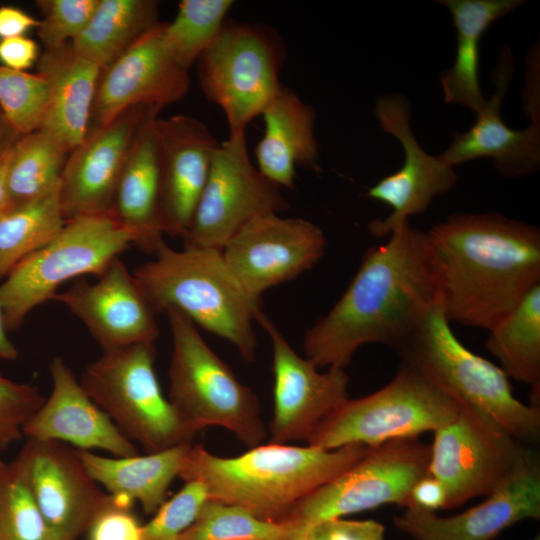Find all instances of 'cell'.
<instances>
[{
  "label": "cell",
  "instance_id": "8992f818",
  "mask_svg": "<svg viewBox=\"0 0 540 540\" xmlns=\"http://www.w3.org/2000/svg\"><path fill=\"white\" fill-rule=\"evenodd\" d=\"M172 334L168 399L198 433L208 426L231 431L253 448L265 439L255 393L207 345L197 326L176 309L165 311Z\"/></svg>",
  "mask_w": 540,
  "mask_h": 540
},
{
  "label": "cell",
  "instance_id": "5b68a950",
  "mask_svg": "<svg viewBox=\"0 0 540 540\" xmlns=\"http://www.w3.org/2000/svg\"><path fill=\"white\" fill-rule=\"evenodd\" d=\"M439 303L396 351L404 361L457 403L477 409L523 444L540 437V407L513 394L503 370L467 349L455 336Z\"/></svg>",
  "mask_w": 540,
  "mask_h": 540
},
{
  "label": "cell",
  "instance_id": "d6a6232c",
  "mask_svg": "<svg viewBox=\"0 0 540 540\" xmlns=\"http://www.w3.org/2000/svg\"><path fill=\"white\" fill-rule=\"evenodd\" d=\"M60 183L0 217V278L50 242L64 227Z\"/></svg>",
  "mask_w": 540,
  "mask_h": 540
},
{
  "label": "cell",
  "instance_id": "ba28073f",
  "mask_svg": "<svg viewBox=\"0 0 540 540\" xmlns=\"http://www.w3.org/2000/svg\"><path fill=\"white\" fill-rule=\"evenodd\" d=\"M155 357L154 342L104 351L80 379L90 398L147 454L192 443L197 433L164 396Z\"/></svg>",
  "mask_w": 540,
  "mask_h": 540
},
{
  "label": "cell",
  "instance_id": "c3c4849f",
  "mask_svg": "<svg viewBox=\"0 0 540 540\" xmlns=\"http://www.w3.org/2000/svg\"><path fill=\"white\" fill-rule=\"evenodd\" d=\"M17 357V348L7 336V329L5 327L3 316L0 310V359L15 360Z\"/></svg>",
  "mask_w": 540,
  "mask_h": 540
},
{
  "label": "cell",
  "instance_id": "7c38bea8",
  "mask_svg": "<svg viewBox=\"0 0 540 540\" xmlns=\"http://www.w3.org/2000/svg\"><path fill=\"white\" fill-rule=\"evenodd\" d=\"M534 454L491 417L461 405L434 431L429 474L444 485L445 509H452L495 492Z\"/></svg>",
  "mask_w": 540,
  "mask_h": 540
},
{
  "label": "cell",
  "instance_id": "b9f144b4",
  "mask_svg": "<svg viewBox=\"0 0 540 540\" xmlns=\"http://www.w3.org/2000/svg\"><path fill=\"white\" fill-rule=\"evenodd\" d=\"M303 540H385V527L375 520L329 518L311 525Z\"/></svg>",
  "mask_w": 540,
  "mask_h": 540
},
{
  "label": "cell",
  "instance_id": "4316f807",
  "mask_svg": "<svg viewBox=\"0 0 540 540\" xmlns=\"http://www.w3.org/2000/svg\"><path fill=\"white\" fill-rule=\"evenodd\" d=\"M36 64L49 83V102L40 129L69 154L89 131L101 69L79 56L71 42L46 49Z\"/></svg>",
  "mask_w": 540,
  "mask_h": 540
},
{
  "label": "cell",
  "instance_id": "9c48e42d",
  "mask_svg": "<svg viewBox=\"0 0 540 540\" xmlns=\"http://www.w3.org/2000/svg\"><path fill=\"white\" fill-rule=\"evenodd\" d=\"M460 407L416 368L401 361L387 385L365 397L344 400L306 442L324 450L350 444L376 447L392 439L434 432L453 420Z\"/></svg>",
  "mask_w": 540,
  "mask_h": 540
},
{
  "label": "cell",
  "instance_id": "e0dca14e",
  "mask_svg": "<svg viewBox=\"0 0 540 540\" xmlns=\"http://www.w3.org/2000/svg\"><path fill=\"white\" fill-rule=\"evenodd\" d=\"M257 322L269 336L273 349L274 415L270 443L307 441L317 425L346 400L348 376L331 367L319 372L308 358L298 355L274 322L260 310Z\"/></svg>",
  "mask_w": 540,
  "mask_h": 540
},
{
  "label": "cell",
  "instance_id": "f1b7e54d",
  "mask_svg": "<svg viewBox=\"0 0 540 540\" xmlns=\"http://www.w3.org/2000/svg\"><path fill=\"white\" fill-rule=\"evenodd\" d=\"M191 443L147 455L103 457L86 450L76 454L90 476L110 494L138 501L146 514H154L166 501L168 488L179 476Z\"/></svg>",
  "mask_w": 540,
  "mask_h": 540
},
{
  "label": "cell",
  "instance_id": "5bb4252c",
  "mask_svg": "<svg viewBox=\"0 0 540 540\" xmlns=\"http://www.w3.org/2000/svg\"><path fill=\"white\" fill-rule=\"evenodd\" d=\"M326 237L313 222L278 213L257 217L224 246L233 276L253 298L315 266L325 254Z\"/></svg>",
  "mask_w": 540,
  "mask_h": 540
},
{
  "label": "cell",
  "instance_id": "f6af8a7d",
  "mask_svg": "<svg viewBox=\"0 0 540 540\" xmlns=\"http://www.w3.org/2000/svg\"><path fill=\"white\" fill-rule=\"evenodd\" d=\"M37 20L23 9L12 6H0V40L25 36L33 28H38Z\"/></svg>",
  "mask_w": 540,
  "mask_h": 540
},
{
  "label": "cell",
  "instance_id": "30bf717a",
  "mask_svg": "<svg viewBox=\"0 0 540 540\" xmlns=\"http://www.w3.org/2000/svg\"><path fill=\"white\" fill-rule=\"evenodd\" d=\"M284 60L285 46L276 30L226 19L196 63L200 89L223 110L230 134L246 132L280 90Z\"/></svg>",
  "mask_w": 540,
  "mask_h": 540
},
{
  "label": "cell",
  "instance_id": "ab89813d",
  "mask_svg": "<svg viewBox=\"0 0 540 540\" xmlns=\"http://www.w3.org/2000/svg\"><path fill=\"white\" fill-rule=\"evenodd\" d=\"M45 398L31 384L19 383L0 373V451L23 436V426Z\"/></svg>",
  "mask_w": 540,
  "mask_h": 540
},
{
  "label": "cell",
  "instance_id": "603a6c76",
  "mask_svg": "<svg viewBox=\"0 0 540 540\" xmlns=\"http://www.w3.org/2000/svg\"><path fill=\"white\" fill-rule=\"evenodd\" d=\"M514 71L511 49L504 45L492 75L495 90L472 127L455 132L453 141L439 157L449 166L490 157L504 177L534 174L540 167V117H529L530 125L521 130L509 128L501 117V106Z\"/></svg>",
  "mask_w": 540,
  "mask_h": 540
},
{
  "label": "cell",
  "instance_id": "6da1fadb",
  "mask_svg": "<svg viewBox=\"0 0 540 540\" xmlns=\"http://www.w3.org/2000/svg\"><path fill=\"white\" fill-rule=\"evenodd\" d=\"M437 303L426 232L406 222L365 252L341 297L306 331V358L318 368L344 369L363 345L397 351Z\"/></svg>",
  "mask_w": 540,
  "mask_h": 540
},
{
  "label": "cell",
  "instance_id": "2e32d148",
  "mask_svg": "<svg viewBox=\"0 0 540 540\" xmlns=\"http://www.w3.org/2000/svg\"><path fill=\"white\" fill-rule=\"evenodd\" d=\"M14 462L58 540H77L86 533L108 494L76 450L58 441L27 439Z\"/></svg>",
  "mask_w": 540,
  "mask_h": 540
},
{
  "label": "cell",
  "instance_id": "484cf974",
  "mask_svg": "<svg viewBox=\"0 0 540 540\" xmlns=\"http://www.w3.org/2000/svg\"><path fill=\"white\" fill-rule=\"evenodd\" d=\"M261 116L265 131L255 155L262 176L280 188L293 190L297 167L322 171L314 134L316 112L310 104L282 85Z\"/></svg>",
  "mask_w": 540,
  "mask_h": 540
},
{
  "label": "cell",
  "instance_id": "3957f363",
  "mask_svg": "<svg viewBox=\"0 0 540 540\" xmlns=\"http://www.w3.org/2000/svg\"><path fill=\"white\" fill-rule=\"evenodd\" d=\"M368 448L350 444L324 450L269 442L223 458L191 445L178 477L201 482L209 499L283 521L298 501L353 465Z\"/></svg>",
  "mask_w": 540,
  "mask_h": 540
},
{
  "label": "cell",
  "instance_id": "7dc6e473",
  "mask_svg": "<svg viewBox=\"0 0 540 540\" xmlns=\"http://www.w3.org/2000/svg\"><path fill=\"white\" fill-rule=\"evenodd\" d=\"M12 148V147H11ZM9 149L1 158H0V217L9 211V199L6 188V172L10 156Z\"/></svg>",
  "mask_w": 540,
  "mask_h": 540
},
{
  "label": "cell",
  "instance_id": "d4e9b609",
  "mask_svg": "<svg viewBox=\"0 0 540 540\" xmlns=\"http://www.w3.org/2000/svg\"><path fill=\"white\" fill-rule=\"evenodd\" d=\"M160 110L149 106L142 117L111 209L116 220L136 235V246L149 253H154L164 234L159 216L160 158L156 127Z\"/></svg>",
  "mask_w": 540,
  "mask_h": 540
},
{
  "label": "cell",
  "instance_id": "8d00e7d4",
  "mask_svg": "<svg viewBox=\"0 0 540 540\" xmlns=\"http://www.w3.org/2000/svg\"><path fill=\"white\" fill-rule=\"evenodd\" d=\"M49 102V83L41 74L0 65V110L19 135L41 128Z\"/></svg>",
  "mask_w": 540,
  "mask_h": 540
},
{
  "label": "cell",
  "instance_id": "7a4b0ae2",
  "mask_svg": "<svg viewBox=\"0 0 540 540\" xmlns=\"http://www.w3.org/2000/svg\"><path fill=\"white\" fill-rule=\"evenodd\" d=\"M450 323L489 329L540 283V230L498 213H457L426 232Z\"/></svg>",
  "mask_w": 540,
  "mask_h": 540
},
{
  "label": "cell",
  "instance_id": "681fc988",
  "mask_svg": "<svg viewBox=\"0 0 540 540\" xmlns=\"http://www.w3.org/2000/svg\"><path fill=\"white\" fill-rule=\"evenodd\" d=\"M5 467H6V464L0 459V474L3 472Z\"/></svg>",
  "mask_w": 540,
  "mask_h": 540
},
{
  "label": "cell",
  "instance_id": "8fae6325",
  "mask_svg": "<svg viewBox=\"0 0 540 540\" xmlns=\"http://www.w3.org/2000/svg\"><path fill=\"white\" fill-rule=\"evenodd\" d=\"M431 445L418 437L389 440L298 501L283 521L313 524L386 504L406 507L412 487L429 474Z\"/></svg>",
  "mask_w": 540,
  "mask_h": 540
},
{
  "label": "cell",
  "instance_id": "74e56055",
  "mask_svg": "<svg viewBox=\"0 0 540 540\" xmlns=\"http://www.w3.org/2000/svg\"><path fill=\"white\" fill-rule=\"evenodd\" d=\"M204 485L188 481L171 499L165 501L142 529V540H178L208 500Z\"/></svg>",
  "mask_w": 540,
  "mask_h": 540
},
{
  "label": "cell",
  "instance_id": "83f0119b",
  "mask_svg": "<svg viewBox=\"0 0 540 540\" xmlns=\"http://www.w3.org/2000/svg\"><path fill=\"white\" fill-rule=\"evenodd\" d=\"M522 0H441L450 11L456 30V55L453 65L440 77L444 100L463 106L475 114L486 100L479 82L480 43L487 29L511 13Z\"/></svg>",
  "mask_w": 540,
  "mask_h": 540
},
{
  "label": "cell",
  "instance_id": "bcb514c9",
  "mask_svg": "<svg viewBox=\"0 0 540 540\" xmlns=\"http://www.w3.org/2000/svg\"><path fill=\"white\" fill-rule=\"evenodd\" d=\"M19 135L0 110V158L16 143Z\"/></svg>",
  "mask_w": 540,
  "mask_h": 540
},
{
  "label": "cell",
  "instance_id": "4fadbf2b",
  "mask_svg": "<svg viewBox=\"0 0 540 540\" xmlns=\"http://www.w3.org/2000/svg\"><path fill=\"white\" fill-rule=\"evenodd\" d=\"M245 133L229 134L219 144L184 247L222 250L253 219L289 208L281 188L252 164Z\"/></svg>",
  "mask_w": 540,
  "mask_h": 540
},
{
  "label": "cell",
  "instance_id": "d6986e66",
  "mask_svg": "<svg viewBox=\"0 0 540 540\" xmlns=\"http://www.w3.org/2000/svg\"><path fill=\"white\" fill-rule=\"evenodd\" d=\"M52 299L85 324L103 352L154 342L158 336L155 311L133 273L118 257L96 282L80 277Z\"/></svg>",
  "mask_w": 540,
  "mask_h": 540
},
{
  "label": "cell",
  "instance_id": "1f68e13d",
  "mask_svg": "<svg viewBox=\"0 0 540 540\" xmlns=\"http://www.w3.org/2000/svg\"><path fill=\"white\" fill-rule=\"evenodd\" d=\"M66 155L55 139L42 129L20 136L10 150L6 172L9 211L57 186Z\"/></svg>",
  "mask_w": 540,
  "mask_h": 540
},
{
  "label": "cell",
  "instance_id": "60d3db41",
  "mask_svg": "<svg viewBox=\"0 0 540 540\" xmlns=\"http://www.w3.org/2000/svg\"><path fill=\"white\" fill-rule=\"evenodd\" d=\"M129 498L108 494L92 519L88 540H142L143 525L132 510Z\"/></svg>",
  "mask_w": 540,
  "mask_h": 540
},
{
  "label": "cell",
  "instance_id": "d590c367",
  "mask_svg": "<svg viewBox=\"0 0 540 540\" xmlns=\"http://www.w3.org/2000/svg\"><path fill=\"white\" fill-rule=\"evenodd\" d=\"M0 540H58L14 461L0 474Z\"/></svg>",
  "mask_w": 540,
  "mask_h": 540
},
{
  "label": "cell",
  "instance_id": "cb8c5ba5",
  "mask_svg": "<svg viewBox=\"0 0 540 540\" xmlns=\"http://www.w3.org/2000/svg\"><path fill=\"white\" fill-rule=\"evenodd\" d=\"M52 391L23 426L27 439L70 443L78 450L102 449L114 457L138 454L136 445L90 398L59 356L49 365Z\"/></svg>",
  "mask_w": 540,
  "mask_h": 540
},
{
  "label": "cell",
  "instance_id": "277c9868",
  "mask_svg": "<svg viewBox=\"0 0 540 540\" xmlns=\"http://www.w3.org/2000/svg\"><path fill=\"white\" fill-rule=\"evenodd\" d=\"M154 259L133 275L155 312L176 309L196 326L229 341L244 360L256 356L253 330L261 300L250 296L228 268L222 250L184 247L162 241Z\"/></svg>",
  "mask_w": 540,
  "mask_h": 540
},
{
  "label": "cell",
  "instance_id": "ac0fdd59",
  "mask_svg": "<svg viewBox=\"0 0 540 540\" xmlns=\"http://www.w3.org/2000/svg\"><path fill=\"white\" fill-rule=\"evenodd\" d=\"M188 71L176 59L160 22L101 69L91 118L95 126L111 122L134 106L175 103L187 94Z\"/></svg>",
  "mask_w": 540,
  "mask_h": 540
},
{
  "label": "cell",
  "instance_id": "7402d4cb",
  "mask_svg": "<svg viewBox=\"0 0 540 540\" xmlns=\"http://www.w3.org/2000/svg\"><path fill=\"white\" fill-rule=\"evenodd\" d=\"M148 107H131L108 124L94 127L69 153L60 177L66 221L111 211L129 147Z\"/></svg>",
  "mask_w": 540,
  "mask_h": 540
},
{
  "label": "cell",
  "instance_id": "f546056e",
  "mask_svg": "<svg viewBox=\"0 0 540 540\" xmlns=\"http://www.w3.org/2000/svg\"><path fill=\"white\" fill-rule=\"evenodd\" d=\"M486 349L510 378L530 386L531 405L540 401V283L489 329Z\"/></svg>",
  "mask_w": 540,
  "mask_h": 540
},
{
  "label": "cell",
  "instance_id": "ee69618b",
  "mask_svg": "<svg viewBox=\"0 0 540 540\" xmlns=\"http://www.w3.org/2000/svg\"><path fill=\"white\" fill-rule=\"evenodd\" d=\"M446 502L447 492L444 485L428 474L418 480L412 487L407 506H416L435 512L438 509H445Z\"/></svg>",
  "mask_w": 540,
  "mask_h": 540
},
{
  "label": "cell",
  "instance_id": "4dcf8cb0",
  "mask_svg": "<svg viewBox=\"0 0 540 540\" xmlns=\"http://www.w3.org/2000/svg\"><path fill=\"white\" fill-rule=\"evenodd\" d=\"M159 23L157 1L99 0L71 45L79 56L103 69Z\"/></svg>",
  "mask_w": 540,
  "mask_h": 540
},
{
  "label": "cell",
  "instance_id": "ffe728a7",
  "mask_svg": "<svg viewBox=\"0 0 540 540\" xmlns=\"http://www.w3.org/2000/svg\"><path fill=\"white\" fill-rule=\"evenodd\" d=\"M159 216L163 233L183 239L209 176L219 142L199 119L158 117Z\"/></svg>",
  "mask_w": 540,
  "mask_h": 540
},
{
  "label": "cell",
  "instance_id": "836d02e7",
  "mask_svg": "<svg viewBox=\"0 0 540 540\" xmlns=\"http://www.w3.org/2000/svg\"><path fill=\"white\" fill-rule=\"evenodd\" d=\"M293 522L269 521L246 509L208 499L178 540H303Z\"/></svg>",
  "mask_w": 540,
  "mask_h": 540
},
{
  "label": "cell",
  "instance_id": "e575fe53",
  "mask_svg": "<svg viewBox=\"0 0 540 540\" xmlns=\"http://www.w3.org/2000/svg\"><path fill=\"white\" fill-rule=\"evenodd\" d=\"M232 0H183L171 22H165L167 41L180 65L189 71L220 33Z\"/></svg>",
  "mask_w": 540,
  "mask_h": 540
},
{
  "label": "cell",
  "instance_id": "f907efd6",
  "mask_svg": "<svg viewBox=\"0 0 540 540\" xmlns=\"http://www.w3.org/2000/svg\"><path fill=\"white\" fill-rule=\"evenodd\" d=\"M532 540H540V536L537 535V536H535Z\"/></svg>",
  "mask_w": 540,
  "mask_h": 540
},
{
  "label": "cell",
  "instance_id": "44dd1931",
  "mask_svg": "<svg viewBox=\"0 0 540 540\" xmlns=\"http://www.w3.org/2000/svg\"><path fill=\"white\" fill-rule=\"evenodd\" d=\"M396 515V528L414 540H493L527 519H540V461L535 453L503 486L480 504L450 517L416 506Z\"/></svg>",
  "mask_w": 540,
  "mask_h": 540
},
{
  "label": "cell",
  "instance_id": "52a82bcc",
  "mask_svg": "<svg viewBox=\"0 0 540 540\" xmlns=\"http://www.w3.org/2000/svg\"><path fill=\"white\" fill-rule=\"evenodd\" d=\"M136 235L112 212L66 221L46 245L20 261L0 284V310L7 331L21 326L28 313L53 298L60 285L86 274L101 276Z\"/></svg>",
  "mask_w": 540,
  "mask_h": 540
},
{
  "label": "cell",
  "instance_id": "9a60e30c",
  "mask_svg": "<svg viewBox=\"0 0 540 540\" xmlns=\"http://www.w3.org/2000/svg\"><path fill=\"white\" fill-rule=\"evenodd\" d=\"M375 117L383 131L394 136L404 151L400 169L380 179L365 195L392 210L386 218L369 224L370 232L382 237L408 222L409 217L424 213L434 198L453 189L458 177L439 155L432 156L420 146L411 128L409 101L404 96L380 97L375 104Z\"/></svg>",
  "mask_w": 540,
  "mask_h": 540
},
{
  "label": "cell",
  "instance_id": "f35d334b",
  "mask_svg": "<svg viewBox=\"0 0 540 540\" xmlns=\"http://www.w3.org/2000/svg\"><path fill=\"white\" fill-rule=\"evenodd\" d=\"M99 0H40L37 6L42 20L38 36L46 49H55L71 42L83 31Z\"/></svg>",
  "mask_w": 540,
  "mask_h": 540
},
{
  "label": "cell",
  "instance_id": "7bdbcfd3",
  "mask_svg": "<svg viewBox=\"0 0 540 540\" xmlns=\"http://www.w3.org/2000/svg\"><path fill=\"white\" fill-rule=\"evenodd\" d=\"M37 43L26 36L0 40V65L17 71H25L37 63Z\"/></svg>",
  "mask_w": 540,
  "mask_h": 540
}]
</instances>
